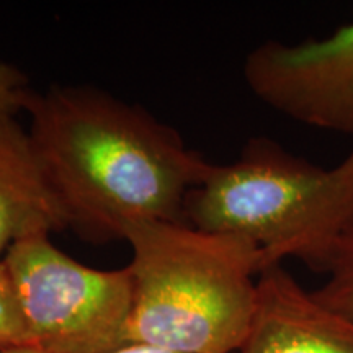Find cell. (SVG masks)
<instances>
[{"label":"cell","mask_w":353,"mask_h":353,"mask_svg":"<svg viewBox=\"0 0 353 353\" xmlns=\"http://www.w3.org/2000/svg\"><path fill=\"white\" fill-rule=\"evenodd\" d=\"M28 138L69 228L123 239L139 223H185L188 193L211 162L151 113L92 87L30 92Z\"/></svg>","instance_id":"6da1fadb"},{"label":"cell","mask_w":353,"mask_h":353,"mask_svg":"<svg viewBox=\"0 0 353 353\" xmlns=\"http://www.w3.org/2000/svg\"><path fill=\"white\" fill-rule=\"evenodd\" d=\"M132 306L125 343L182 353H237L257 303L262 254L187 223L132 224L125 237Z\"/></svg>","instance_id":"7a4b0ae2"},{"label":"cell","mask_w":353,"mask_h":353,"mask_svg":"<svg viewBox=\"0 0 353 353\" xmlns=\"http://www.w3.org/2000/svg\"><path fill=\"white\" fill-rule=\"evenodd\" d=\"M183 219L206 232L250 242L265 268L353 228V149L329 169L254 138L228 164H210L188 193ZM262 270V272H263Z\"/></svg>","instance_id":"3957f363"},{"label":"cell","mask_w":353,"mask_h":353,"mask_svg":"<svg viewBox=\"0 0 353 353\" xmlns=\"http://www.w3.org/2000/svg\"><path fill=\"white\" fill-rule=\"evenodd\" d=\"M32 345L46 353H108L125 343L130 268L97 270L34 234L3 255Z\"/></svg>","instance_id":"277c9868"},{"label":"cell","mask_w":353,"mask_h":353,"mask_svg":"<svg viewBox=\"0 0 353 353\" xmlns=\"http://www.w3.org/2000/svg\"><path fill=\"white\" fill-rule=\"evenodd\" d=\"M262 103L304 126L353 136V21L324 38L265 41L242 68Z\"/></svg>","instance_id":"5b68a950"},{"label":"cell","mask_w":353,"mask_h":353,"mask_svg":"<svg viewBox=\"0 0 353 353\" xmlns=\"http://www.w3.org/2000/svg\"><path fill=\"white\" fill-rule=\"evenodd\" d=\"M237 353H353V321L272 265L259 275L252 324Z\"/></svg>","instance_id":"8992f818"},{"label":"cell","mask_w":353,"mask_h":353,"mask_svg":"<svg viewBox=\"0 0 353 353\" xmlns=\"http://www.w3.org/2000/svg\"><path fill=\"white\" fill-rule=\"evenodd\" d=\"M69 228L34 156L28 131L15 118L0 121V255L25 237Z\"/></svg>","instance_id":"52a82bcc"},{"label":"cell","mask_w":353,"mask_h":353,"mask_svg":"<svg viewBox=\"0 0 353 353\" xmlns=\"http://www.w3.org/2000/svg\"><path fill=\"white\" fill-rule=\"evenodd\" d=\"M303 263L325 276L312 291L316 299L353 321V228L317 247Z\"/></svg>","instance_id":"ba28073f"},{"label":"cell","mask_w":353,"mask_h":353,"mask_svg":"<svg viewBox=\"0 0 353 353\" xmlns=\"http://www.w3.org/2000/svg\"><path fill=\"white\" fill-rule=\"evenodd\" d=\"M20 345H32V341L21 316L12 278L0 259V350Z\"/></svg>","instance_id":"9c48e42d"},{"label":"cell","mask_w":353,"mask_h":353,"mask_svg":"<svg viewBox=\"0 0 353 353\" xmlns=\"http://www.w3.org/2000/svg\"><path fill=\"white\" fill-rule=\"evenodd\" d=\"M30 92L23 72L0 61V121L15 118L19 110H25Z\"/></svg>","instance_id":"30bf717a"},{"label":"cell","mask_w":353,"mask_h":353,"mask_svg":"<svg viewBox=\"0 0 353 353\" xmlns=\"http://www.w3.org/2000/svg\"><path fill=\"white\" fill-rule=\"evenodd\" d=\"M108 353H182V352H175V350H169V348H161L154 345H144V343H123V345L114 348V350Z\"/></svg>","instance_id":"8fae6325"},{"label":"cell","mask_w":353,"mask_h":353,"mask_svg":"<svg viewBox=\"0 0 353 353\" xmlns=\"http://www.w3.org/2000/svg\"><path fill=\"white\" fill-rule=\"evenodd\" d=\"M0 353H46V352L39 350V348L33 345H20V347L3 348V350H0Z\"/></svg>","instance_id":"7c38bea8"}]
</instances>
